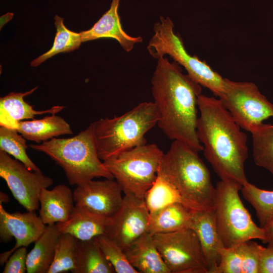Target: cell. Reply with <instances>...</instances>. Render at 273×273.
Listing matches in <instances>:
<instances>
[{"instance_id":"obj_32","label":"cell","mask_w":273,"mask_h":273,"mask_svg":"<svg viewBox=\"0 0 273 273\" xmlns=\"http://www.w3.org/2000/svg\"><path fill=\"white\" fill-rule=\"evenodd\" d=\"M244 242L221 251V260L216 273H242Z\"/></svg>"},{"instance_id":"obj_7","label":"cell","mask_w":273,"mask_h":273,"mask_svg":"<svg viewBox=\"0 0 273 273\" xmlns=\"http://www.w3.org/2000/svg\"><path fill=\"white\" fill-rule=\"evenodd\" d=\"M153 31L147 46L153 58L158 60L168 55L185 68L194 81L209 89L215 96H220L224 89L225 78L205 62L187 52L181 38L174 33V24L169 17L160 16L159 21L154 24Z\"/></svg>"},{"instance_id":"obj_36","label":"cell","mask_w":273,"mask_h":273,"mask_svg":"<svg viewBox=\"0 0 273 273\" xmlns=\"http://www.w3.org/2000/svg\"><path fill=\"white\" fill-rule=\"evenodd\" d=\"M9 201V198L5 193L1 192L0 203H8Z\"/></svg>"},{"instance_id":"obj_19","label":"cell","mask_w":273,"mask_h":273,"mask_svg":"<svg viewBox=\"0 0 273 273\" xmlns=\"http://www.w3.org/2000/svg\"><path fill=\"white\" fill-rule=\"evenodd\" d=\"M130 264L139 272L170 273L154 243L146 233L123 249Z\"/></svg>"},{"instance_id":"obj_27","label":"cell","mask_w":273,"mask_h":273,"mask_svg":"<svg viewBox=\"0 0 273 273\" xmlns=\"http://www.w3.org/2000/svg\"><path fill=\"white\" fill-rule=\"evenodd\" d=\"M54 19L56 33L53 44L50 50L31 62L32 67L39 65L58 53L74 51L78 49L82 42L80 33H76L67 28L63 23L64 18L56 15Z\"/></svg>"},{"instance_id":"obj_20","label":"cell","mask_w":273,"mask_h":273,"mask_svg":"<svg viewBox=\"0 0 273 273\" xmlns=\"http://www.w3.org/2000/svg\"><path fill=\"white\" fill-rule=\"evenodd\" d=\"M107 218L85 207L75 205L69 219L56 224L60 233L69 234L79 240L86 241L105 234Z\"/></svg>"},{"instance_id":"obj_22","label":"cell","mask_w":273,"mask_h":273,"mask_svg":"<svg viewBox=\"0 0 273 273\" xmlns=\"http://www.w3.org/2000/svg\"><path fill=\"white\" fill-rule=\"evenodd\" d=\"M195 210L181 203H175L150 213L148 233L153 236L189 228Z\"/></svg>"},{"instance_id":"obj_30","label":"cell","mask_w":273,"mask_h":273,"mask_svg":"<svg viewBox=\"0 0 273 273\" xmlns=\"http://www.w3.org/2000/svg\"><path fill=\"white\" fill-rule=\"evenodd\" d=\"M26 139L16 129L4 126L0 127V150L12 155L23 163L29 170L41 171L26 153Z\"/></svg>"},{"instance_id":"obj_10","label":"cell","mask_w":273,"mask_h":273,"mask_svg":"<svg viewBox=\"0 0 273 273\" xmlns=\"http://www.w3.org/2000/svg\"><path fill=\"white\" fill-rule=\"evenodd\" d=\"M152 236L170 273H209L199 240L191 229Z\"/></svg>"},{"instance_id":"obj_15","label":"cell","mask_w":273,"mask_h":273,"mask_svg":"<svg viewBox=\"0 0 273 273\" xmlns=\"http://www.w3.org/2000/svg\"><path fill=\"white\" fill-rule=\"evenodd\" d=\"M189 228L196 234L201 244L209 273H216L225 247L217 229L214 208L195 210Z\"/></svg>"},{"instance_id":"obj_2","label":"cell","mask_w":273,"mask_h":273,"mask_svg":"<svg viewBox=\"0 0 273 273\" xmlns=\"http://www.w3.org/2000/svg\"><path fill=\"white\" fill-rule=\"evenodd\" d=\"M197 135L205 158L220 179L248 181L244 164L248 156L247 135L220 100L201 94Z\"/></svg>"},{"instance_id":"obj_26","label":"cell","mask_w":273,"mask_h":273,"mask_svg":"<svg viewBox=\"0 0 273 273\" xmlns=\"http://www.w3.org/2000/svg\"><path fill=\"white\" fill-rule=\"evenodd\" d=\"M251 133L254 163L273 176V124L262 123Z\"/></svg>"},{"instance_id":"obj_21","label":"cell","mask_w":273,"mask_h":273,"mask_svg":"<svg viewBox=\"0 0 273 273\" xmlns=\"http://www.w3.org/2000/svg\"><path fill=\"white\" fill-rule=\"evenodd\" d=\"M60 233L56 224L47 225L40 237L27 254V273H48L54 260Z\"/></svg>"},{"instance_id":"obj_34","label":"cell","mask_w":273,"mask_h":273,"mask_svg":"<svg viewBox=\"0 0 273 273\" xmlns=\"http://www.w3.org/2000/svg\"><path fill=\"white\" fill-rule=\"evenodd\" d=\"M258 273H273V246H262L260 251Z\"/></svg>"},{"instance_id":"obj_18","label":"cell","mask_w":273,"mask_h":273,"mask_svg":"<svg viewBox=\"0 0 273 273\" xmlns=\"http://www.w3.org/2000/svg\"><path fill=\"white\" fill-rule=\"evenodd\" d=\"M37 87L25 93L11 92L0 98V126L17 129L18 122L22 120L33 119L36 115L49 113L55 114L64 108L54 106L51 109L37 111L24 100V97L34 92Z\"/></svg>"},{"instance_id":"obj_8","label":"cell","mask_w":273,"mask_h":273,"mask_svg":"<svg viewBox=\"0 0 273 273\" xmlns=\"http://www.w3.org/2000/svg\"><path fill=\"white\" fill-rule=\"evenodd\" d=\"M164 153L155 144H144L103 161L124 195L144 199L156 181Z\"/></svg>"},{"instance_id":"obj_16","label":"cell","mask_w":273,"mask_h":273,"mask_svg":"<svg viewBox=\"0 0 273 273\" xmlns=\"http://www.w3.org/2000/svg\"><path fill=\"white\" fill-rule=\"evenodd\" d=\"M120 0H112L109 9L105 12L92 27L80 33L82 42L102 38L116 40L126 52H130L136 43L142 42L141 36H132L122 28L118 14Z\"/></svg>"},{"instance_id":"obj_31","label":"cell","mask_w":273,"mask_h":273,"mask_svg":"<svg viewBox=\"0 0 273 273\" xmlns=\"http://www.w3.org/2000/svg\"><path fill=\"white\" fill-rule=\"evenodd\" d=\"M106 258L115 272L139 273L128 261L123 248L105 234L95 237Z\"/></svg>"},{"instance_id":"obj_25","label":"cell","mask_w":273,"mask_h":273,"mask_svg":"<svg viewBox=\"0 0 273 273\" xmlns=\"http://www.w3.org/2000/svg\"><path fill=\"white\" fill-rule=\"evenodd\" d=\"M144 199L150 213L175 203H181L194 209L170 183L158 174Z\"/></svg>"},{"instance_id":"obj_13","label":"cell","mask_w":273,"mask_h":273,"mask_svg":"<svg viewBox=\"0 0 273 273\" xmlns=\"http://www.w3.org/2000/svg\"><path fill=\"white\" fill-rule=\"evenodd\" d=\"M46 225L35 211L10 213L0 203L1 242L7 243L13 237L16 240V244L12 249L0 254L1 265L5 263L19 247H27L34 243L43 232Z\"/></svg>"},{"instance_id":"obj_5","label":"cell","mask_w":273,"mask_h":273,"mask_svg":"<svg viewBox=\"0 0 273 273\" xmlns=\"http://www.w3.org/2000/svg\"><path fill=\"white\" fill-rule=\"evenodd\" d=\"M158 110L154 102H144L121 116L93 122L99 158L103 161L146 144L145 134L157 124Z\"/></svg>"},{"instance_id":"obj_12","label":"cell","mask_w":273,"mask_h":273,"mask_svg":"<svg viewBox=\"0 0 273 273\" xmlns=\"http://www.w3.org/2000/svg\"><path fill=\"white\" fill-rule=\"evenodd\" d=\"M149 217L144 199L124 195L118 210L107 218L105 235L124 249L148 233Z\"/></svg>"},{"instance_id":"obj_4","label":"cell","mask_w":273,"mask_h":273,"mask_svg":"<svg viewBox=\"0 0 273 273\" xmlns=\"http://www.w3.org/2000/svg\"><path fill=\"white\" fill-rule=\"evenodd\" d=\"M28 147L45 153L61 167L71 185L80 186L95 177L114 178L99 158L92 123L73 137L54 138Z\"/></svg>"},{"instance_id":"obj_24","label":"cell","mask_w":273,"mask_h":273,"mask_svg":"<svg viewBox=\"0 0 273 273\" xmlns=\"http://www.w3.org/2000/svg\"><path fill=\"white\" fill-rule=\"evenodd\" d=\"M73 273H114L115 269L106 258L95 238L78 241V253Z\"/></svg>"},{"instance_id":"obj_6","label":"cell","mask_w":273,"mask_h":273,"mask_svg":"<svg viewBox=\"0 0 273 273\" xmlns=\"http://www.w3.org/2000/svg\"><path fill=\"white\" fill-rule=\"evenodd\" d=\"M242 185L233 179H220L215 187L214 210L217 231L225 247L258 239L265 243L263 228L257 226L239 195Z\"/></svg>"},{"instance_id":"obj_14","label":"cell","mask_w":273,"mask_h":273,"mask_svg":"<svg viewBox=\"0 0 273 273\" xmlns=\"http://www.w3.org/2000/svg\"><path fill=\"white\" fill-rule=\"evenodd\" d=\"M73 193L75 205L107 218L118 210L123 199L122 190L114 179L91 180L76 186Z\"/></svg>"},{"instance_id":"obj_23","label":"cell","mask_w":273,"mask_h":273,"mask_svg":"<svg viewBox=\"0 0 273 273\" xmlns=\"http://www.w3.org/2000/svg\"><path fill=\"white\" fill-rule=\"evenodd\" d=\"M16 130L26 140L37 143L59 135L72 134L69 123L55 114L40 119L20 121Z\"/></svg>"},{"instance_id":"obj_29","label":"cell","mask_w":273,"mask_h":273,"mask_svg":"<svg viewBox=\"0 0 273 273\" xmlns=\"http://www.w3.org/2000/svg\"><path fill=\"white\" fill-rule=\"evenodd\" d=\"M79 240L73 236L61 233L57 243L55 256L48 273L72 271L76 264Z\"/></svg>"},{"instance_id":"obj_33","label":"cell","mask_w":273,"mask_h":273,"mask_svg":"<svg viewBox=\"0 0 273 273\" xmlns=\"http://www.w3.org/2000/svg\"><path fill=\"white\" fill-rule=\"evenodd\" d=\"M26 247L16 249L5 263L3 273H24L26 270Z\"/></svg>"},{"instance_id":"obj_3","label":"cell","mask_w":273,"mask_h":273,"mask_svg":"<svg viewBox=\"0 0 273 273\" xmlns=\"http://www.w3.org/2000/svg\"><path fill=\"white\" fill-rule=\"evenodd\" d=\"M198 152L185 143L173 141L163 155L158 174L170 183L194 209L207 210L214 208L215 187Z\"/></svg>"},{"instance_id":"obj_11","label":"cell","mask_w":273,"mask_h":273,"mask_svg":"<svg viewBox=\"0 0 273 273\" xmlns=\"http://www.w3.org/2000/svg\"><path fill=\"white\" fill-rule=\"evenodd\" d=\"M0 176L6 182L14 198L27 211L38 209L39 194L53 184L41 171L29 170L23 163L0 150Z\"/></svg>"},{"instance_id":"obj_9","label":"cell","mask_w":273,"mask_h":273,"mask_svg":"<svg viewBox=\"0 0 273 273\" xmlns=\"http://www.w3.org/2000/svg\"><path fill=\"white\" fill-rule=\"evenodd\" d=\"M218 99L241 128L251 132L273 117V104L250 82L225 78L223 90Z\"/></svg>"},{"instance_id":"obj_1","label":"cell","mask_w":273,"mask_h":273,"mask_svg":"<svg viewBox=\"0 0 273 273\" xmlns=\"http://www.w3.org/2000/svg\"><path fill=\"white\" fill-rule=\"evenodd\" d=\"M151 84L159 127L170 140L203 151L196 130L198 98L202 86L184 74L179 64L165 56L157 60Z\"/></svg>"},{"instance_id":"obj_17","label":"cell","mask_w":273,"mask_h":273,"mask_svg":"<svg viewBox=\"0 0 273 273\" xmlns=\"http://www.w3.org/2000/svg\"><path fill=\"white\" fill-rule=\"evenodd\" d=\"M39 201V216L46 225L65 222L75 207L73 193L64 185H58L52 190L43 188Z\"/></svg>"},{"instance_id":"obj_28","label":"cell","mask_w":273,"mask_h":273,"mask_svg":"<svg viewBox=\"0 0 273 273\" xmlns=\"http://www.w3.org/2000/svg\"><path fill=\"white\" fill-rule=\"evenodd\" d=\"M241 191L255 209L260 226L265 228L273 220V191L258 188L247 181Z\"/></svg>"},{"instance_id":"obj_35","label":"cell","mask_w":273,"mask_h":273,"mask_svg":"<svg viewBox=\"0 0 273 273\" xmlns=\"http://www.w3.org/2000/svg\"><path fill=\"white\" fill-rule=\"evenodd\" d=\"M264 229L266 237L265 243L273 246V220Z\"/></svg>"}]
</instances>
